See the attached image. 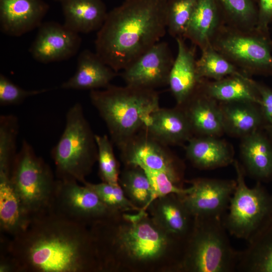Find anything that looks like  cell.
<instances>
[{
  "label": "cell",
  "instance_id": "22",
  "mask_svg": "<svg viewBox=\"0 0 272 272\" xmlns=\"http://www.w3.org/2000/svg\"><path fill=\"white\" fill-rule=\"evenodd\" d=\"M240 154L244 171L257 182L272 179V144L260 130L242 138Z\"/></svg>",
  "mask_w": 272,
  "mask_h": 272
},
{
  "label": "cell",
  "instance_id": "31",
  "mask_svg": "<svg viewBox=\"0 0 272 272\" xmlns=\"http://www.w3.org/2000/svg\"><path fill=\"white\" fill-rule=\"evenodd\" d=\"M196 71L200 80H219L232 75H246L210 45L201 50L196 60Z\"/></svg>",
  "mask_w": 272,
  "mask_h": 272
},
{
  "label": "cell",
  "instance_id": "34",
  "mask_svg": "<svg viewBox=\"0 0 272 272\" xmlns=\"http://www.w3.org/2000/svg\"><path fill=\"white\" fill-rule=\"evenodd\" d=\"M196 0H168L166 7V28L176 38L183 37Z\"/></svg>",
  "mask_w": 272,
  "mask_h": 272
},
{
  "label": "cell",
  "instance_id": "19",
  "mask_svg": "<svg viewBox=\"0 0 272 272\" xmlns=\"http://www.w3.org/2000/svg\"><path fill=\"white\" fill-rule=\"evenodd\" d=\"M175 39L177 53L169 73L167 85L176 105H180L195 90L201 80L197 74L195 48L189 47L182 37Z\"/></svg>",
  "mask_w": 272,
  "mask_h": 272
},
{
  "label": "cell",
  "instance_id": "29",
  "mask_svg": "<svg viewBox=\"0 0 272 272\" xmlns=\"http://www.w3.org/2000/svg\"><path fill=\"white\" fill-rule=\"evenodd\" d=\"M119 183L129 200L141 210H147L153 201V191L145 171L138 166L125 165Z\"/></svg>",
  "mask_w": 272,
  "mask_h": 272
},
{
  "label": "cell",
  "instance_id": "24",
  "mask_svg": "<svg viewBox=\"0 0 272 272\" xmlns=\"http://www.w3.org/2000/svg\"><path fill=\"white\" fill-rule=\"evenodd\" d=\"M202 91L219 102L247 101L260 105V99L255 81L248 75H232L219 80L199 83Z\"/></svg>",
  "mask_w": 272,
  "mask_h": 272
},
{
  "label": "cell",
  "instance_id": "21",
  "mask_svg": "<svg viewBox=\"0 0 272 272\" xmlns=\"http://www.w3.org/2000/svg\"><path fill=\"white\" fill-rule=\"evenodd\" d=\"M224 21L216 0H196L183 38L201 51L211 42Z\"/></svg>",
  "mask_w": 272,
  "mask_h": 272
},
{
  "label": "cell",
  "instance_id": "39",
  "mask_svg": "<svg viewBox=\"0 0 272 272\" xmlns=\"http://www.w3.org/2000/svg\"><path fill=\"white\" fill-rule=\"evenodd\" d=\"M271 20L272 0H259L256 29L268 35V27Z\"/></svg>",
  "mask_w": 272,
  "mask_h": 272
},
{
  "label": "cell",
  "instance_id": "27",
  "mask_svg": "<svg viewBox=\"0 0 272 272\" xmlns=\"http://www.w3.org/2000/svg\"><path fill=\"white\" fill-rule=\"evenodd\" d=\"M31 217L13 186L10 176L0 173V227L14 237L29 225Z\"/></svg>",
  "mask_w": 272,
  "mask_h": 272
},
{
  "label": "cell",
  "instance_id": "38",
  "mask_svg": "<svg viewBox=\"0 0 272 272\" xmlns=\"http://www.w3.org/2000/svg\"><path fill=\"white\" fill-rule=\"evenodd\" d=\"M255 84L260 97L259 106L265 125H272V88L256 81Z\"/></svg>",
  "mask_w": 272,
  "mask_h": 272
},
{
  "label": "cell",
  "instance_id": "23",
  "mask_svg": "<svg viewBox=\"0 0 272 272\" xmlns=\"http://www.w3.org/2000/svg\"><path fill=\"white\" fill-rule=\"evenodd\" d=\"M185 154L195 167L203 170L225 167L234 161L229 145L216 137L193 136L187 142Z\"/></svg>",
  "mask_w": 272,
  "mask_h": 272
},
{
  "label": "cell",
  "instance_id": "10",
  "mask_svg": "<svg viewBox=\"0 0 272 272\" xmlns=\"http://www.w3.org/2000/svg\"><path fill=\"white\" fill-rule=\"evenodd\" d=\"M48 212L86 227L116 216L88 186L58 179Z\"/></svg>",
  "mask_w": 272,
  "mask_h": 272
},
{
  "label": "cell",
  "instance_id": "3",
  "mask_svg": "<svg viewBox=\"0 0 272 272\" xmlns=\"http://www.w3.org/2000/svg\"><path fill=\"white\" fill-rule=\"evenodd\" d=\"M122 217L123 224L116 225L111 218L92 226L102 270L110 268L119 255L136 263L154 262L179 241L157 225L145 210Z\"/></svg>",
  "mask_w": 272,
  "mask_h": 272
},
{
  "label": "cell",
  "instance_id": "6",
  "mask_svg": "<svg viewBox=\"0 0 272 272\" xmlns=\"http://www.w3.org/2000/svg\"><path fill=\"white\" fill-rule=\"evenodd\" d=\"M51 156L58 179L74 180L84 184L97 161L95 134L87 120L83 107L76 103L65 116L64 130L52 148Z\"/></svg>",
  "mask_w": 272,
  "mask_h": 272
},
{
  "label": "cell",
  "instance_id": "25",
  "mask_svg": "<svg viewBox=\"0 0 272 272\" xmlns=\"http://www.w3.org/2000/svg\"><path fill=\"white\" fill-rule=\"evenodd\" d=\"M61 4L64 24L78 33L98 31L108 14L102 0H64Z\"/></svg>",
  "mask_w": 272,
  "mask_h": 272
},
{
  "label": "cell",
  "instance_id": "18",
  "mask_svg": "<svg viewBox=\"0 0 272 272\" xmlns=\"http://www.w3.org/2000/svg\"><path fill=\"white\" fill-rule=\"evenodd\" d=\"M148 208L157 225L177 240L184 242L191 231L193 217L180 195L170 194L158 197L151 202Z\"/></svg>",
  "mask_w": 272,
  "mask_h": 272
},
{
  "label": "cell",
  "instance_id": "9",
  "mask_svg": "<svg viewBox=\"0 0 272 272\" xmlns=\"http://www.w3.org/2000/svg\"><path fill=\"white\" fill-rule=\"evenodd\" d=\"M211 45L248 76L272 75L271 42L267 35L256 28L244 30L224 24Z\"/></svg>",
  "mask_w": 272,
  "mask_h": 272
},
{
  "label": "cell",
  "instance_id": "13",
  "mask_svg": "<svg viewBox=\"0 0 272 272\" xmlns=\"http://www.w3.org/2000/svg\"><path fill=\"white\" fill-rule=\"evenodd\" d=\"M174 58L168 43L159 41L122 71L125 85L147 89L168 84Z\"/></svg>",
  "mask_w": 272,
  "mask_h": 272
},
{
  "label": "cell",
  "instance_id": "2",
  "mask_svg": "<svg viewBox=\"0 0 272 272\" xmlns=\"http://www.w3.org/2000/svg\"><path fill=\"white\" fill-rule=\"evenodd\" d=\"M167 1L125 0L97 31L95 52L115 72L123 70L165 35Z\"/></svg>",
  "mask_w": 272,
  "mask_h": 272
},
{
  "label": "cell",
  "instance_id": "30",
  "mask_svg": "<svg viewBox=\"0 0 272 272\" xmlns=\"http://www.w3.org/2000/svg\"><path fill=\"white\" fill-rule=\"evenodd\" d=\"M225 25L244 30L256 28L257 8L253 0H216Z\"/></svg>",
  "mask_w": 272,
  "mask_h": 272
},
{
  "label": "cell",
  "instance_id": "8",
  "mask_svg": "<svg viewBox=\"0 0 272 272\" xmlns=\"http://www.w3.org/2000/svg\"><path fill=\"white\" fill-rule=\"evenodd\" d=\"M10 178L31 220L48 212L56 180L49 166L25 140L13 162Z\"/></svg>",
  "mask_w": 272,
  "mask_h": 272
},
{
  "label": "cell",
  "instance_id": "37",
  "mask_svg": "<svg viewBox=\"0 0 272 272\" xmlns=\"http://www.w3.org/2000/svg\"><path fill=\"white\" fill-rule=\"evenodd\" d=\"M48 91L47 89L27 90L12 82L3 74L0 75V105H15L22 103L27 98Z\"/></svg>",
  "mask_w": 272,
  "mask_h": 272
},
{
  "label": "cell",
  "instance_id": "35",
  "mask_svg": "<svg viewBox=\"0 0 272 272\" xmlns=\"http://www.w3.org/2000/svg\"><path fill=\"white\" fill-rule=\"evenodd\" d=\"M95 139L98 149L99 174L102 182L119 184L120 172L112 142L105 134H95Z\"/></svg>",
  "mask_w": 272,
  "mask_h": 272
},
{
  "label": "cell",
  "instance_id": "12",
  "mask_svg": "<svg viewBox=\"0 0 272 272\" xmlns=\"http://www.w3.org/2000/svg\"><path fill=\"white\" fill-rule=\"evenodd\" d=\"M189 182L190 191L180 196L193 218L224 216L236 186V180L198 178Z\"/></svg>",
  "mask_w": 272,
  "mask_h": 272
},
{
  "label": "cell",
  "instance_id": "14",
  "mask_svg": "<svg viewBox=\"0 0 272 272\" xmlns=\"http://www.w3.org/2000/svg\"><path fill=\"white\" fill-rule=\"evenodd\" d=\"M79 33L55 22L42 23L30 48L34 59L43 63L67 60L75 55L81 44Z\"/></svg>",
  "mask_w": 272,
  "mask_h": 272
},
{
  "label": "cell",
  "instance_id": "15",
  "mask_svg": "<svg viewBox=\"0 0 272 272\" xmlns=\"http://www.w3.org/2000/svg\"><path fill=\"white\" fill-rule=\"evenodd\" d=\"M48 10L42 0H0V27L6 35L18 37L38 28Z\"/></svg>",
  "mask_w": 272,
  "mask_h": 272
},
{
  "label": "cell",
  "instance_id": "36",
  "mask_svg": "<svg viewBox=\"0 0 272 272\" xmlns=\"http://www.w3.org/2000/svg\"><path fill=\"white\" fill-rule=\"evenodd\" d=\"M141 168L145 171L150 183L153 191V200L170 194H185L190 190V186L188 188L182 187L162 171L145 167Z\"/></svg>",
  "mask_w": 272,
  "mask_h": 272
},
{
  "label": "cell",
  "instance_id": "16",
  "mask_svg": "<svg viewBox=\"0 0 272 272\" xmlns=\"http://www.w3.org/2000/svg\"><path fill=\"white\" fill-rule=\"evenodd\" d=\"M143 130L162 144L174 146L187 142L193 134L183 109L159 107L146 120Z\"/></svg>",
  "mask_w": 272,
  "mask_h": 272
},
{
  "label": "cell",
  "instance_id": "32",
  "mask_svg": "<svg viewBox=\"0 0 272 272\" xmlns=\"http://www.w3.org/2000/svg\"><path fill=\"white\" fill-rule=\"evenodd\" d=\"M19 132L18 118L13 114L0 116V173L11 176L16 156V142Z\"/></svg>",
  "mask_w": 272,
  "mask_h": 272
},
{
  "label": "cell",
  "instance_id": "33",
  "mask_svg": "<svg viewBox=\"0 0 272 272\" xmlns=\"http://www.w3.org/2000/svg\"><path fill=\"white\" fill-rule=\"evenodd\" d=\"M83 184L92 189L103 203L116 215L123 212L141 210L126 197L119 183L112 184L104 182L92 183L86 181Z\"/></svg>",
  "mask_w": 272,
  "mask_h": 272
},
{
  "label": "cell",
  "instance_id": "41",
  "mask_svg": "<svg viewBox=\"0 0 272 272\" xmlns=\"http://www.w3.org/2000/svg\"><path fill=\"white\" fill-rule=\"evenodd\" d=\"M265 127L272 139V125H265Z\"/></svg>",
  "mask_w": 272,
  "mask_h": 272
},
{
  "label": "cell",
  "instance_id": "5",
  "mask_svg": "<svg viewBox=\"0 0 272 272\" xmlns=\"http://www.w3.org/2000/svg\"><path fill=\"white\" fill-rule=\"evenodd\" d=\"M223 218H193L177 269L189 272H232L237 270L240 251L232 246Z\"/></svg>",
  "mask_w": 272,
  "mask_h": 272
},
{
  "label": "cell",
  "instance_id": "40",
  "mask_svg": "<svg viewBox=\"0 0 272 272\" xmlns=\"http://www.w3.org/2000/svg\"><path fill=\"white\" fill-rule=\"evenodd\" d=\"M0 272H18L16 262L8 253L7 255L1 257Z\"/></svg>",
  "mask_w": 272,
  "mask_h": 272
},
{
  "label": "cell",
  "instance_id": "4",
  "mask_svg": "<svg viewBox=\"0 0 272 272\" xmlns=\"http://www.w3.org/2000/svg\"><path fill=\"white\" fill-rule=\"evenodd\" d=\"M89 97L118 149L142 130L149 116L160 107L155 90L127 85L91 90Z\"/></svg>",
  "mask_w": 272,
  "mask_h": 272
},
{
  "label": "cell",
  "instance_id": "42",
  "mask_svg": "<svg viewBox=\"0 0 272 272\" xmlns=\"http://www.w3.org/2000/svg\"><path fill=\"white\" fill-rule=\"evenodd\" d=\"M55 1L60 2L61 3V2H62L64 0H55Z\"/></svg>",
  "mask_w": 272,
  "mask_h": 272
},
{
  "label": "cell",
  "instance_id": "20",
  "mask_svg": "<svg viewBox=\"0 0 272 272\" xmlns=\"http://www.w3.org/2000/svg\"><path fill=\"white\" fill-rule=\"evenodd\" d=\"M117 72L106 64L96 52L85 49L79 55L74 75L63 82L61 88L66 90H98L110 85Z\"/></svg>",
  "mask_w": 272,
  "mask_h": 272
},
{
  "label": "cell",
  "instance_id": "11",
  "mask_svg": "<svg viewBox=\"0 0 272 272\" xmlns=\"http://www.w3.org/2000/svg\"><path fill=\"white\" fill-rule=\"evenodd\" d=\"M118 149L125 165L138 166L162 171L181 186L183 167L180 161L168 146L158 142L144 130L131 138Z\"/></svg>",
  "mask_w": 272,
  "mask_h": 272
},
{
  "label": "cell",
  "instance_id": "7",
  "mask_svg": "<svg viewBox=\"0 0 272 272\" xmlns=\"http://www.w3.org/2000/svg\"><path fill=\"white\" fill-rule=\"evenodd\" d=\"M233 164L236 186L223 221L228 233L248 242L272 222V193L260 182L249 187L243 166L237 161Z\"/></svg>",
  "mask_w": 272,
  "mask_h": 272
},
{
  "label": "cell",
  "instance_id": "1",
  "mask_svg": "<svg viewBox=\"0 0 272 272\" xmlns=\"http://www.w3.org/2000/svg\"><path fill=\"white\" fill-rule=\"evenodd\" d=\"M7 253L18 272H88L101 270L93 235L87 227L47 212L12 237Z\"/></svg>",
  "mask_w": 272,
  "mask_h": 272
},
{
  "label": "cell",
  "instance_id": "17",
  "mask_svg": "<svg viewBox=\"0 0 272 272\" xmlns=\"http://www.w3.org/2000/svg\"><path fill=\"white\" fill-rule=\"evenodd\" d=\"M177 106L184 112L193 136L217 137L224 132L219 104L202 91L199 84L189 98Z\"/></svg>",
  "mask_w": 272,
  "mask_h": 272
},
{
  "label": "cell",
  "instance_id": "28",
  "mask_svg": "<svg viewBox=\"0 0 272 272\" xmlns=\"http://www.w3.org/2000/svg\"><path fill=\"white\" fill-rule=\"evenodd\" d=\"M240 251L237 271L272 272V222Z\"/></svg>",
  "mask_w": 272,
  "mask_h": 272
},
{
  "label": "cell",
  "instance_id": "26",
  "mask_svg": "<svg viewBox=\"0 0 272 272\" xmlns=\"http://www.w3.org/2000/svg\"><path fill=\"white\" fill-rule=\"evenodd\" d=\"M224 132L238 137L252 133L265 124L259 105L247 101L220 102Z\"/></svg>",
  "mask_w": 272,
  "mask_h": 272
}]
</instances>
